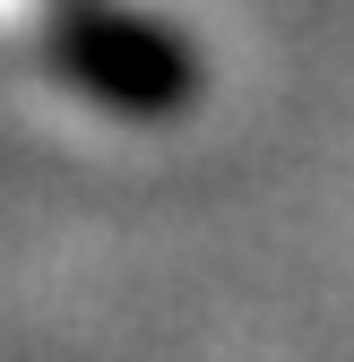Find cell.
<instances>
[{
	"label": "cell",
	"instance_id": "6da1fadb",
	"mask_svg": "<svg viewBox=\"0 0 354 362\" xmlns=\"http://www.w3.org/2000/svg\"><path fill=\"white\" fill-rule=\"evenodd\" d=\"M61 69L86 86L96 104H113V112H173L190 95V52L173 43L164 26H139V18H78V26H61Z\"/></svg>",
	"mask_w": 354,
	"mask_h": 362
}]
</instances>
